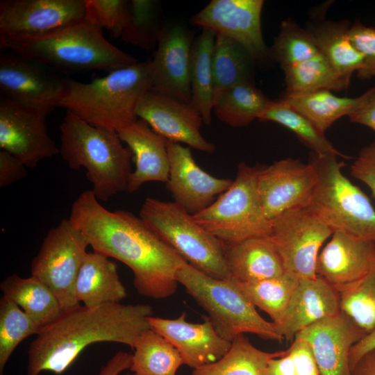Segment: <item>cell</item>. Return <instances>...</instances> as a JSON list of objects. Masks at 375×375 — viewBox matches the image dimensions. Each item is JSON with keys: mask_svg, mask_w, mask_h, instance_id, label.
I'll return each instance as SVG.
<instances>
[{"mask_svg": "<svg viewBox=\"0 0 375 375\" xmlns=\"http://www.w3.org/2000/svg\"><path fill=\"white\" fill-rule=\"evenodd\" d=\"M69 219L94 251L132 270L140 294L162 299L175 293L176 273L187 262L140 217L124 210L110 211L86 190L74 201Z\"/></svg>", "mask_w": 375, "mask_h": 375, "instance_id": "1", "label": "cell"}, {"mask_svg": "<svg viewBox=\"0 0 375 375\" xmlns=\"http://www.w3.org/2000/svg\"><path fill=\"white\" fill-rule=\"evenodd\" d=\"M149 304L106 303L78 308L42 327L30 344L26 375L63 373L89 345L111 342L133 349L139 335L151 328Z\"/></svg>", "mask_w": 375, "mask_h": 375, "instance_id": "2", "label": "cell"}, {"mask_svg": "<svg viewBox=\"0 0 375 375\" xmlns=\"http://www.w3.org/2000/svg\"><path fill=\"white\" fill-rule=\"evenodd\" d=\"M86 17L49 33L0 40L1 47L56 72L99 70L108 73L138 62L109 42Z\"/></svg>", "mask_w": 375, "mask_h": 375, "instance_id": "3", "label": "cell"}, {"mask_svg": "<svg viewBox=\"0 0 375 375\" xmlns=\"http://www.w3.org/2000/svg\"><path fill=\"white\" fill-rule=\"evenodd\" d=\"M151 88V60L138 62L90 83L69 79L58 107L92 126L118 132L138 119V106Z\"/></svg>", "mask_w": 375, "mask_h": 375, "instance_id": "4", "label": "cell"}, {"mask_svg": "<svg viewBox=\"0 0 375 375\" xmlns=\"http://www.w3.org/2000/svg\"><path fill=\"white\" fill-rule=\"evenodd\" d=\"M60 129L62 159L72 169H86L99 201L126 191L133 153L117 131L92 126L68 111Z\"/></svg>", "mask_w": 375, "mask_h": 375, "instance_id": "5", "label": "cell"}, {"mask_svg": "<svg viewBox=\"0 0 375 375\" xmlns=\"http://www.w3.org/2000/svg\"><path fill=\"white\" fill-rule=\"evenodd\" d=\"M176 278L207 312L222 338L232 342L238 335L249 333L264 339H283L274 323L260 315L240 283L234 278H214L188 262L177 272Z\"/></svg>", "mask_w": 375, "mask_h": 375, "instance_id": "6", "label": "cell"}, {"mask_svg": "<svg viewBox=\"0 0 375 375\" xmlns=\"http://www.w3.org/2000/svg\"><path fill=\"white\" fill-rule=\"evenodd\" d=\"M335 155L310 154L318 181L307 208L333 231L375 242V209L369 197L342 172Z\"/></svg>", "mask_w": 375, "mask_h": 375, "instance_id": "7", "label": "cell"}, {"mask_svg": "<svg viewBox=\"0 0 375 375\" xmlns=\"http://www.w3.org/2000/svg\"><path fill=\"white\" fill-rule=\"evenodd\" d=\"M140 217L197 269L214 278L232 277L225 259L224 243L199 226L177 203L147 197Z\"/></svg>", "mask_w": 375, "mask_h": 375, "instance_id": "8", "label": "cell"}, {"mask_svg": "<svg viewBox=\"0 0 375 375\" xmlns=\"http://www.w3.org/2000/svg\"><path fill=\"white\" fill-rule=\"evenodd\" d=\"M259 167L240 162L231 186L210 206L192 215L194 221L225 243L269 237L272 221L262 208L257 189Z\"/></svg>", "mask_w": 375, "mask_h": 375, "instance_id": "9", "label": "cell"}, {"mask_svg": "<svg viewBox=\"0 0 375 375\" xmlns=\"http://www.w3.org/2000/svg\"><path fill=\"white\" fill-rule=\"evenodd\" d=\"M90 246L85 235L64 219L50 229L31 265V275L55 294L64 312L78 308L76 279Z\"/></svg>", "mask_w": 375, "mask_h": 375, "instance_id": "10", "label": "cell"}, {"mask_svg": "<svg viewBox=\"0 0 375 375\" xmlns=\"http://www.w3.org/2000/svg\"><path fill=\"white\" fill-rule=\"evenodd\" d=\"M333 231L308 208L287 211L272 220L270 240L285 271L299 279L317 277L319 251Z\"/></svg>", "mask_w": 375, "mask_h": 375, "instance_id": "11", "label": "cell"}, {"mask_svg": "<svg viewBox=\"0 0 375 375\" xmlns=\"http://www.w3.org/2000/svg\"><path fill=\"white\" fill-rule=\"evenodd\" d=\"M52 111L0 95L1 150L8 152L29 168L60 153L46 126L47 116Z\"/></svg>", "mask_w": 375, "mask_h": 375, "instance_id": "12", "label": "cell"}, {"mask_svg": "<svg viewBox=\"0 0 375 375\" xmlns=\"http://www.w3.org/2000/svg\"><path fill=\"white\" fill-rule=\"evenodd\" d=\"M318 181L315 165L287 158L260 166L257 189L266 216L273 220L287 211L307 208Z\"/></svg>", "mask_w": 375, "mask_h": 375, "instance_id": "13", "label": "cell"}, {"mask_svg": "<svg viewBox=\"0 0 375 375\" xmlns=\"http://www.w3.org/2000/svg\"><path fill=\"white\" fill-rule=\"evenodd\" d=\"M85 15L86 0H1L0 40L43 35Z\"/></svg>", "mask_w": 375, "mask_h": 375, "instance_id": "14", "label": "cell"}, {"mask_svg": "<svg viewBox=\"0 0 375 375\" xmlns=\"http://www.w3.org/2000/svg\"><path fill=\"white\" fill-rule=\"evenodd\" d=\"M262 0H212L194 15L191 22L215 35L241 44L255 62L269 59V47L262 33Z\"/></svg>", "mask_w": 375, "mask_h": 375, "instance_id": "15", "label": "cell"}, {"mask_svg": "<svg viewBox=\"0 0 375 375\" xmlns=\"http://www.w3.org/2000/svg\"><path fill=\"white\" fill-rule=\"evenodd\" d=\"M69 78L15 53L0 56V95L30 106L53 110L66 92Z\"/></svg>", "mask_w": 375, "mask_h": 375, "instance_id": "16", "label": "cell"}, {"mask_svg": "<svg viewBox=\"0 0 375 375\" xmlns=\"http://www.w3.org/2000/svg\"><path fill=\"white\" fill-rule=\"evenodd\" d=\"M193 42L179 24L162 26L152 60L151 90L190 103V62Z\"/></svg>", "mask_w": 375, "mask_h": 375, "instance_id": "17", "label": "cell"}, {"mask_svg": "<svg viewBox=\"0 0 375 375\" xmlns=\"http://www.w3.org/2000/svg\"><path fill=\"white\" fill-rule=\"evenodd\" d=\"M136 115L169 142L208 153L215 151V146L201 135L202 117L190 103L149 90L141 99Z\"/></svg>", "mask_w": 375, "mask_h": 375, "instance_id": "18", "label": "cell"}, {"mask_svg": "<svg viewBox=\"0 0 375 375\" xmlns=\"http://www.w3.org/2000/svg\"><path fill=\"white\" fill-rule=\"evenodd\" d=\"M169 173L167 188L174 201L192 215L210 206L232 184L233 180L215 177L195 162L190 148L168 141Z\"/></svg>", "mask_w": 375, "mask_h": 375, "instance_id": "19", "label": "cell"}, {"mask_svg": "<svg viewBox=\"0 0 375 375\" xmlns=\"http://www.w3.org/2000/svg\"><path fill=\"white\" fill-rule=\"evenodd\" d=\"M365 335L363 330L340 311L305 328L294 339L308 343L320 375H352L350 351Z\"/></svg>", "mask_w": 375, "mask_h": 375, "instance_id": "20", "label": "cell"}, {"mask_svg": "<svg viewBox=\"0 0 375 375\" xmlns=\"http://www.w3.org/2000/svg\"><path fill=\"white\" fill-rule=\"evenodd\" d=\"M202 323H190L182 312L176 319L150 316L151 329L169 340L179 351L183 365L194 369L214 362L230 349L231 342L222 338L208 317Z\"/></svg>", "mask_w": 375, "mask_h": 375, "instance_id": "21", "label": "cell"}, {"mask_svg": "<svg viewBox=\"0 0 375 375\" xmlns=\"http://www.w3.org/2000/svg\"><path fill=\"white\" fill-rule=\"evenodd\" d=\"M375 262V242L335 231L319 253L317 276L338 291L364 276Z\"/></svg>", "mask_w": 375, "mask_h": 375, "instance_id": "22", "label": "cell"}, {"mask_svg": "<svg viewBox=\"0 0 375 375\" xmlns=\"http://www.w3.org/2000/svg\"><path fill=\"white\" fill-rule=\"evenodd\" d=\"M340 312L339 292L319 276L299 279L278 333L288 341L305 328Z\"/></svg>", "mask_w": 375, "mask_h": 375, "instance_id": "23", "label": "cell"}, {"mask_svg": "<svg viewBox=\"0 0 375 375\" xmlns=\"http://www.w3.org/2000/svg\"><path fill=\"white\" fill-rule=\"evenodd\" d=\"M117 133L131 151L135 161V168L130 175L126 192L133 193L148 182L167 183L169 173L168 140L141 119Z\"/></svg>", "mask_w": 375, "mask_h": 375, "instance_id": "24", "label": "cell"}, {"mask_svg": "<svg viewBox=\"0 0 375 375\" xmlns=\"http://www.w3.org/2000/svg\"><path fill=\"white\" fill-rule=\"evenodd\" d=\"M224 243L229 272L240 283H256L286 272L282 259L269 237H253Z\"/></svg>", "mask_w": 375, "mask_h": 375, "instance_id": "25", "label": "cell"}, {"mask_svg": "<svg viewBox=\"0 0 375 375\" xmlns=\"http://www.w3.org/2000/svg\"><path fill=\"white\" fill-rule=\"evenodd\" d=\"M75 294L78 301L88 308L120 303L126 297L117 264L94 251L84 257L75 282Z\"/></svg>", "mask_w": 375, "mask_h": 375, "instance_id": "26", "label": "cell"}, {"mask_svg": "<svg viewBox=\"0 0 375 375\" xmlns=\"http://www.w3.org/2000/svg\"><path fill=\"white\" fill-rule=\"evenodd\" d=\"M347 20L323 21L307 29L323 56L335 72L349 85L353 74L364 67L362 54L355 47L349 35Z\"/></svg>", "mask_w": 375, "mask_h": 375, "instance_id": "27", "label": "cell"}, {"mask_svg": "<svg viewBox=\"0 0 375 375\" xmlns=\"http://www.w3.org/2000/svg\"><path fill=\"white\" fill-rule=\"evenodd\" d=\"M330 90L299 94H283L282 99L307 117L322 133L338 119L349 116L375 95V85L357 97H342Z\"/></svg>", "mask_w": 375, "mask_h": 375, "instance_id": "28", "label": "cell"}, {"mask_svg": "<svg viewBox=\"0 0 375 375\" xmlns=\"http://www.w3.org/2000/svg\"><path fill=\"white\" fill-rule=\"evenodd\" d=\"M3 297L16 303L40 326H47L64 312L58 299L42 282L33 276L6 277L0 284Z\"/></svg>", "mask_w": 375, "mask_h": 375, "instance_id": "29", "label": "cell"}, {"mask_svg": "<svg viewBox=\"0 0 375 375\" xmlns=\"http://www.w3.org/2000/svg\"><path fill=\"white\" fill-rule=\"evenodd\" d=\"M215 34L208 29L194 40L191 51L190 88L191 102L201 114L203 122L211 123L214 98L212 55Z\"/></svg>", "mask_w": 375, "mask_h": 375, "instance_id": "30", "label": "cell"}, {"mask_svg": "<svg viewBox=\"0 0 375 375\" xmlns=\"http://www.w3.org/2000/svg\"><path fill=\"white\" fill-rule=\"evenodd\" d=\"M287 350L267 352L254 347L240 334L218 360L194 369L191 375H266L268 362L285 355Z\"/></svg>", "mask_w": 375, "mask_h": 375, "instance_id": "31", "label": "cell"}, {"mask_svg": "<svg viewBox=\"0 0 375 375\" xmlns=\"http://www.w3.org/2000/svg\"><path fill=\"white\" fill-rule=\"evenodd\" d=\"M255 61L233 40L215 35L212 55L214 99L225 90L243 82H253Z\"/></svg>", "mask_w": 375, "mask_h": 375, "instance_id": "32", "label": "cell"}, {"mask_svg": "<svg viewBox=\"0 0 375 375\" xmlns=\"http://www.w3.org/2000/svg\"><path fill=\"white\" fill-rule=\"evenodd\" d=\"M270 101L253 82H243L217 97L212 110L220 121L232 127H243L258 119Z\"/></svg>", "mask_w": 375, "mask_h": 375, "instance_id": "33", "label": "cell"}, {"mask_svg": "<svg viewBox=\"0 0 375 375\" xmlns=\"http://www.w3.org/2000/svg\"><path fill=\"white\" fill-rule=\"evenodd\" d=\"M130 369L134 375H176L183 365L177 349L149 328L138 338Z\"/></svg>", "mask_w": 375, "mask_h": 375, "instance_id": "34", "label": "cell"}, {"mask_svg": "<svg viewBox=\"0 0 375 375\" xmlns=\"http://www.w3.org/2000/svg\"><path fill=\"white\" fill-rule=\"evenodd\" d=\"M282 69L286 86L284 94L286 95L324 90L340 92L349 86L321 53Z\"/></svg>", "mask_w": 375, "mask_h": 375, "instance_id": "35", "label": "cell"}, {"mask_svg": "<svg viewBox=\"0 0 375 375\" xmlns=\"http://www.w3.org/2000/svg\"><path fill=\"white\" fill-rule=\"evenodd\" d=\"M260 121L278 123L293 132L312 152L317 155L347 156L338 151L332 143L307 117L293 108L283 99L271 100L259 117Z\"/></svg>", "mask_w": 375, "mask_h": 375, "instance_id": "36", "label": "cell"}, {"mask_svg": "<svg viewBox=\"0 0 375 375\" xmlns=\"http://www.w3.org/2000/svg\"><path fill=\"white\" fill-rule=\"evenodd\" d=\"M299 282L296 275L286 272L273 278L240 284L254 306L267 313L276 326L281 322Z\"/></svg>", "mask_w": 375, "mask_h": 375, "instance_id": "37", "label": "cell"}, {"mask_svg": "<svg viewBox=\"0 0 375 375\" xmlns=\"http://www.w3.org/2000/svg\"><path fill=\"white\" fill-rule=\"evenodd\" d=\"M338 292L340 311L366 335L375 331V262L364 276Z\"/></svg>", "mask_w": 375, "mask_h": 375, "instance_id": "38", "label": "cell"}, {"mask_svg": "<svg viewBox=\"0 0 375 375\" xmlns=\"http://www.w3.org/2000/svg\"><path fill=\"white\" fill-rule=\"evenodd\" d=\"M320 52L307 28L288 19L282 22L278 35L269 47V58L281 68L308 60Z\"/></svg>", "mask_w": 375, "mask_h": 375, "instance_id": "39", "label": "cell"}, {"mask_svg": "<svg viewBox=\"0 0 375 375\" xmlns=\"http://www.w3.org/2000/svg\"><path fill=\"white\" fill-rule=\"evenodd\" d=\"M159 5L153 0L129 1L128 15L120 38L145 49L154 48L163 26L159 19Z\"/></svg>", "mask_w": 375, "mask_h": 375, "instance_id": "40", "label": "cell"}, {"mask_svg": "<svg viewBox=\"0 0 375 375\" xmlns=\"http://www.w3.org/2000/svg\"><path fill=\"white\" fill-rule=\"evenodd\" d=\"M40 327L14 301L3 297L0 300V373L12 352L26 338L37 335Z\"/></svg>", "mask_w": 375, "mask_h": 375, "instance_id": "41", "label": "cell"}, {"mask_svg": "<svg viewBox=\"0 0 375 375\" xmlns=\"http://www.w3.org/2000/svg\"><path fill=\"white\" fill-rule=\"evenodd\" d=\"M128 10L129 1L86 0V17L115 38H120Z\"/></svg>", "mask_w": 375, "mask_h": 375, "instance_id": "42", "label": "cell"}, {"mask_svg": "<svg viewBox=\"0 0 375 375\" xmlns=\"http://www.w3.org/2000/svg\"><path fill=\"white\" fill-rule=\"evenodd\" d=\"M349 35L365 59L364 67L357 73V76L362 80L369 79L375 76V28L356 21L351 25Z\"/></svg>", "mask_w": 375, "mask_h": 375, "instance_id": "43", "label": "cell"}, {"mask_svg": "<svg viewBox=\"0 0 375 375\" xmlns=\"http://www.w3.org/2000/svg\"><path fill=\"white\" fill-rule=\"evenodd\" d=\"M351 174L367 185L375 197V141L360 150L351 166Z\"/></svg>", "mask_w": 375, "mask_h": 375, "instance_id": "44", "label": "cell"}, {"mask_svg": "<svg viewBox=\"0 0 375 375\" xmlns=\"http://www.w3.org/2000/svg\"><path fill=\"white\" fill-rule=\"evenodd\" d=\"M288 350L297 375H320L313 353L306 341L295 338Z\"/></svg>", "mask_w": 375, "mask_h": 375, "instance_id": "45", "label": "cell"}, {"mask_svg": "<svg viewBox=\"0 0 375 375\" xmlns=\"http://www.w3.org/2000/svg\"><path fill=\"white\" fill-rule=\"evenodd\" d=\"M26 166L8 152L0 151V188H4L24 178Z\"/></svg>", "mask_w": 375, "mask_h": 375, "instance_id": "46", "label": "cell"}, {"mask_svg": "<svg viewBox=\"0 0 375 375\" xmlns=\"http://www.w3.org/2000/svg\"><path fill=\"white\" fill-rule=\"evenodd\" d=\"M131 362V354L118 351L101 367L98 375H119L122 372L130 369Z\"/></svg>", "mask_w": 375, "mask_h": 375, "instance_id": "47", "label": "cell"}, {"mask_svg": "<svg viewBox=\"0 0 375 375\" xmlns=\"http://www.w3.org/2000/svg\"><path fill=\"white\" fill-rule=\"evenodd\" d=\"M348 117L351 122L367 126L375 132V95Z\"/></svg>", "mask_w": 375, "mask_h": 375, "instance_id": "48", "label": "cell"}, {"mask_svg": "<svg viewBox=\"0 0 375 375\" xmlns=\"http://www.w3.org/2000/svg\"><path fill=\"white\" fill-rule=\"evenodd\" d=\"M266 375H297L294 365L288 349L285 355L269 360Z\"/></svg>", "mask_w": 375, "mask_h": 375, "instance_id": "49", "label": "cell"}, {"mask_svg": "<svg viewBox=\"0 0 375 375\" xmlns=\"http://www.w3.org/2000/svg\"><path fill=\"white\" fill-rule=\"evenodd\" d=\"M374 349H375V331L367 334L352 347L349 353L351 370L365 354Z\"/></svg>", "mask_w": 375, "mask_h": 375, "instance_id": "50", "label": "cell"}, {"mask_svg": "<svg viewBox=\"0 0 375 375\" xmlns=\"http://www.w3.org/2000/svg\"><path fill=\"white\" fill-rule=\"evenodd\" d=\"M352 375H375V349L365 354L351 370Z\"/></svg>", "mask_w": 375, "mask_h": 375, "instance_id": "51", "label": "cell"}, {"mask_svg": "<svg viewBox=\"0 0 375 375\" xmlns=\"http://www.w3.org/2000/svg\"><path fill=\"white\" fill-rule=\"evenodd\" d=\"M120 375V374H119ZM124 375H134L133 374H124Z\"/></svg>", "mask_w": 375, "mask_h": 375, "instance_id": "52", "label": "cell"}]
</instances>
